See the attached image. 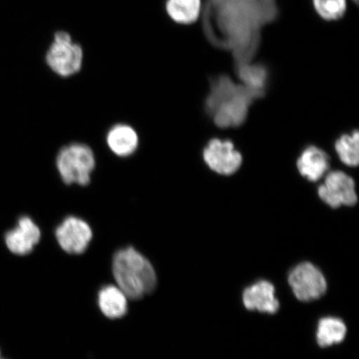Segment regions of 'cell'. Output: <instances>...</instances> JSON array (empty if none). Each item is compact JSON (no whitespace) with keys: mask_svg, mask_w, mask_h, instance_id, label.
Instances as JSON below:
<instances>
[{"mask_svg":"<svg viewBox=\"0 0 359 359\" xmlns=\"http://www.w3.org/2000/svg\"><path fill=\"white\" fill-rule=\"evenodd\" d=\"M276 0H208L203 13L206 38L232 53L236 65L252 62L264 25L276 20Z\"/></svg>","mask_w":359,"mask_h":359,"instance_id":"cell-1","label":"cell"},{"mask_svg":"<svg viewBox=\"0 0 359 359\" xmlns=\"http://www.w3.org/2000/svg\"><path fill=\"white\" fill-rule=\"evenodd\" d=\"M258 98L257 93L222 75L212 81L205 109L217 127L236 128L245 123L251 103Z\"/></svg>","mask_w":359,"mask_h":359,"instance_id":"cell-2","label":"cell"},{"mask_svg":"<svg viewBox=\"0 0 359 359\" xmlns=\"http://www.w3.org/2000/svg\"><path fill=\"white\" fill-rule=\"evenodd\" d=\"M112 273L119 288L132 299L151 293L156 286L154 266L131 246L116 251L112 259Z\"/></svg>","mask_w":359,"mask_h":359,"instance_id":"cell-3","label":"cell"},{"mask_svg":"<svg viewBox=\"0 0 359 359\" xmlns=\"http://www.w3.org/2000/svg\"><path fill=\"white\" fill-rule=\"evenodd\" d=\"M93 151L82 143H72L62 147L56 158V167L65 184L87 186L95 168Z\"/></svg>","mask_w":359,"mask_h":359,"instance_id":"cell-4","label":"cell"},{"mask_svg":"<svg viewBox=\"0 0 359 359\" xmlns=\"http://www.w3.org/2000/svg\"><path fill=\"white\" fill-rule=\"evenodd\" d=\"M83 52L80 45L73 42L69 33L58 31L46 55L47 65L61 77H70L82 67Z\"/></svg>","mask_w":359,"mask_h":359,"instance_id":"cell-5","label":"cell"},{"mask_svg":"<svg viewBox=\"0 0 359 359\" xmlns=\"http://www.w3.org/2000/svg\"><path fill=\"white\" fill-rule=\"evenodd\" d=\"M289 284L302 302H311L325 294L327 282L323 273L313 264L304 262L296 266L289 276Z\"/></svg>","mask_w":359,"mask_h":359,"instance_id":"cell-6","label":"cell"},{"mask_svg":"<svg viewBox=\"0 0 359 359\" xmlns=\"http://www.w3.org/2000/svg\"><path fill=\"white\" fill-rule=\"evenodd\" d=\"M318 194L332 208L352 206L358 201L353 178L339 170L327 175L325 183L318 187Z\"/></svg>","mask_w":359,"mask_h":359,"instance_id":"cell-7","label":"cell"},{"mask_svg":"<svg viewBox=\"0 0 359 359\" xmlns=\"http://www.w3.org/2000/svg\"><path fill=\"white\" fill-rule=\"evenodd\" d=\"M55 236L58 245L65 252L83 254L93 239V231L83 219L69 217L56 228Z\"/></svg>","mask_w":359,"mask_h":359,"instance_id":"cell-8","label":"cell"},{"mask_svg":"<svg viewBox=\"0 0 359 359\" xmlns=\"http://www.w3.org/2000/svg\"><path fill=\"white\" fill-rule=\"evenodd\" d=\"M203 158L208 167L218 174L230 176L240 169L242 156L231 141L212 139L205 147Z\"/></svg>","mask_w":359,"mask_h":359,"instance_id":"cell-9","label":"cell"},{"mask_svg":"<svg viewBox=\"0 0 359 359\" xmlns=\"http://www.w3.org/2000/svg\"><path fill=\"white\" fill-rule=\"evenodd\" d=\"M40 239L41 231L38 224L27 215L18 219L15 227L8 231L4 236L8 249L18 255H26L32 252Z\"/></svg>","mask_w":359,"mask_h":359,"instance_id":"cell-10","label":"cell"},{"mask_svg":"<svg viewBox=\"0 0 359 359\" xmlns=\"http://www.w3.org/2000/svg\"><path fill=\"white\" fill-rule=\"evenodd\" d=\"M275 287L266 280H262L244 291L243 303L250 311L275 313L280 303L275 296Z\"/></svg>","mask_w":359,"mask_h":359,"instance_id":"cell-11","label":"cell"},{"mask_svg":"<svg viewBox=\"0 0 359 359\" xmlns=\"http://www.w3.org/2000/svg\"><path fill=\"white\" fill-rule=\"evenodd\" d=\"M300 174L309 181L320 180L330 168L329 156L320 148L311 146L300 155L297 161Z\"/></svg>","mask_w":359,"mask_h":359,"instance_id":"cell-12","label":"cell"},{"mask_svg":"<svg viewBox=\"0 0 359 359\" xmlns=\"http://www.w3.org/2000/svg\"><path fill=\"white\" fill-rule=\"evenodd\" d=\"M107 146L116 156H131L137 149L139 137L136 131L128 125L114 126L107 135Z\"/></svg>","mask_w":359,"mask_h":359,"instance_id":"cell-13","label":"cell"},{"mask_svg":"<svg viewBox=\"0 0 359 359\" xmlns=\"http://www.w3.org/2000/svg\"><path fill=\"white\" fill-rule=\"evenodd\" d=\"M97 303L107 318L116 320L128 313V297L118 286L106 285L98 292Z\"/></svg>","mask_w":359,"mask_h":359,"instance_id":"cell-14","label":"cell"},{"mask_svg":"<svg viewBox=\"0 0 359 359\" xmlns=\"http://www.w3.org/2000/svg\"><path fill=\"white\" fill-rule=\"evenodd\" d=\"M236 73L243 86L257 93L259 97L264 95L268 81V71L266 67L259 64H251V62H245L236 65Z\"/></svg>","mask_w":359,"mask_h":359,"instance_id":"cell-15","label":"cell"},{"mask_svg":"<svg viewBox=\"0 0 359 359\" xmlns=\"http://www.w3.org/2000/svg\"><path fill=\"white\" fill-rule=\"evenodd\" d=\"M165 11L177 24L191 25L199 19L201 0H167Z\"/></svg>","mask_w":359,"mask_h":359,"instance_id":"cell-16","label":"cell"},{"mask_svg":"<svg viewBox=\"0 0 359 359\" xmlns=\"http://www.w3.org/2000/svg\"><path fill=\"white\" fill-rule=\"evenodd\" d=\"M347 327L339 318L327 317L318 323L316 339L321 347L339 344L346 336Z\"/></svg>","mask_w":359,"mask_h":359,"instance_id":"cell-17","label":"cell"},{"mask_svg":"<svg viewBox=\"0 0 359 359\" xmlns=\"http://www.w3.org/2000/svg\"><path fill=\"white\" fill-rule=\"evenodd\" d=\"M335 150L341 161L348 167H357L359 161L358 133L343 135L335 143Z\"/></svg>","mask_w":359,"mask_h":359,"instance_id":"cell-18","label":"cell"},{"mask_svg":"<svg viewBox=\"0 0 359 359\" xmlns=\"http://www.w3.org/2000/svg\"><path fill=\"white\" fill-rule=\"evenodd\" d=\"M313 7L322 19L338 20L347 11V0H313Z\"/></svg>","mask_w":359,"mask_h":359,"instance_id":"cell-19","label":"cell"},{"mask_svg":"<svg viewBox=\"0 0 359 359\" xmlns=\"http://www.w3.org/2000/svg\"><path fill=\"white\" fill-rule=\"evenodd\" d=\"M353 1L354 3H355L356 4H358V0H353Z\"/></svg>","mask_w":359,"mask_h":359,"instance_id":"cell-20","label":"cell"},{"mask_svg":"<svg viewBox=\"0 0 359 359\" xmlns=\"http://www.w3.org/2000/svg\"><path fill=\"white\" fill-rule=\"evenodd\" d=\"M3 358L1 357V353H0V359H2Z\"/></svg>","mask_w":359,"mask_h":359,"instance_id":"cell-21","label":"cell"}]
</instances>
